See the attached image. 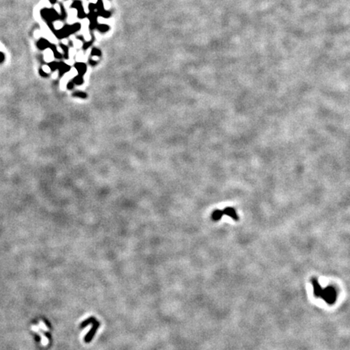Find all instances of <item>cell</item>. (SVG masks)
<instances>
[{
	"label": "cell",
	"instance_id": "obj_1",
	"mask_svg": "<svg viewBox=\"0 0 350 350\" xmlns=\"http://www.w3.org/2000/svg\"><path fill=\"white\" fill-rule=\"evenodd\" d=\"M311 283L313 285L314 294L317 298H321L327 304L332 305L335 302L337 298V292L334 287L327 286L325 288H322L316 278H312Z\"/></svg>",
	"mask_w": 350,
	"mask_h": 350
},
{
	"label": "cell",
	"instance_id": "obj_2",
	"mask_svg": "<svg viewBox=\"0 0 350 350\" xmlns=\"http://www.w3.org/2000/svg\"><path fill=\"white\" fill-rule=\"evenodd\" d=\"M41 15L43 16V18L46 20H49V21H54L56 20L57 19L59 18V15L54 10L52 9H44L41 11Z\"/></svg>",
	"mask_w": 350,
	"mask_h": 350
},
{
	"label": "cell",
	"instance_id": "obj_3",
	"mask_svg": "<svg viewBox=\"0 0 350 350\" xmlns=\"http://www.w3.org/2000/svg\"><path fill=\"white\" fill-rule=\"evenodd\" d=\"M79 28H80V25H79V24H78V25H72V26H69V27H66V28H62L61 31L58 32L59 33H58V36H59V37H67V36H68L71 33H72L73 32L78 30Z\"/></svg>",
	"mask_w": 350,
	"mask_h": 350
},
{
	"label": "cell",
	"instance_id": "obj_4",
	"mask_svg": "<svg viewBox=\"0 0 350 350\" xmlns=\"http://www.w3.org/2000/svg\"><path fill=\"white\" fill-rule=\"evenodd\" d=\"M223 212H224V215H226L228 216H229V217H231V218L233 219V221H239V216L237 215L236 210L233 208H232V207H227V208H225L223 210Z\"/></svg>",
	"mask_w": 350,
	"mask_h": 350
},
{
	"label": "cell",
	"instance_id": "obj_5",
	"mask_svg": "<svg viewBox=\"0 0 350 350\" xmlns=\"http://www.w3.org/2000/svg\"><path fill=\"white\" fill-rule=\"evenodd\" d=\"M223 216H224V212H223V210L216 209V210L212 212V216H211V217H212V220L213 221H218L222 218Z\"/></svg>",
	"mask_w": 350,
	"mask_h": 350
},
{
	"label": "cell",
	"instance_id": "obj_6",
	"mask_svg": "<svg viewBox=\"0 0 350 350\" xmlns=\"http://www.w3.org/2000/svg\"><path fill=\"white\" fill-rule=\"evenodd\" d=\"M75 67L77 69V71H79V76H83L84 73L86 72V66L84 63H76L75 65Z\"/></svg>",
	"mask_w": 350,
	"mask_h": 350
},
{
	"label": "cell",
	"instance_id": "obj_7",
	"mask_svg": "<svg viewBox=\"0 0 350 350\" xmlns=\"http://www.w3.org/2000/svg\"><path fill=\"white\" fill-rule=\"evenodd\" d=\"M58 70H59V71H60V76H62L63 73H66V72H68V70L70 69V68L68 67V65L67 64H64V63H60V64H58Z\"/></svg>",
	"mask_w": 350,
	"mask_h": 350
},
{
	"label": "cell",
	"instance_id": "obj_8",
	"mask_svg": "<svg viewBox=\"0 0 350 350\" xmlns=\"http://www.w3.org/2000/svg\"><path fill=\"white\" fill-rule=\"evenodd\" d=\"M49 46H50V44H49L47 41L44 40V39H41V40L38 42V47L41 49H45V48H47V47H49Z\"/></svg>",
	"mask_w": 350,
	"mask_h": 350
},
{
	"label": "cell",
	"instance_id": "obj_9",
	"mask_svg": "<svg viewBox=\"0 0 350 350\" xmlns=\"http://www.w3.org/2000/svg\"><path fill=\"white\" fill-rule=\"evenodd\" d=\"M73 97H79V98L86 99L87 94L84 92H76L73 93Z\"/></svg>",
	"mask_w": 350,
	"mask_h": 350
},
{
	"label": "cell",
	"instance_id": "obj_10",
	"mask_svg": "<svg viewBox=\"0 0 350 350\" xmlns=\"http://www.w3.org/2000/svg\"><path fill=\"white\" fill-rule=\"evenodd\" d=\"M74 82V84H76V85H81L82 84L84 83V80H83V78L81 76H76L75 79H74L73 80H72Z\"/></svg>",
	"mask_w": 350,
	"mask_h": 350
},
{
	"label": "cell",
	"instance_id": "obj_11",
	"mask_svg": "<svg viewBox=\"0 0 350 350\" xmlns=\"http://www.w3.org/2000/svg\"><path fill=\"white\" fill-rule=\"evenodd\" d=\"M97 28L101 32H105V31H107L109 29V26L106 25H97Z\"/></svg>",
	"mask_w": 350,
	"mask_h": 350
},
{
	"label": "cell",
	"instance_id": "obj_12",
	"mask_svg": "<svg viewBox=\"0 0 350 350\" xmlns=\"http://www.w3.org/2000/svg\"><path fill=\"white\" fill-rule=\"evenodd\" d=\"M92 55H98V56H100V55H101V51H100L99 49H92Z\"/></svg>",
	"mask_w": 350,
	"mask_h": 350
},
{
	"label": "cell",
	"instance_id": "obj_13",
	"mask_svg": "<svg viewBox=\"0 0 350 350\" xmlns=\"http://www.w3.org/2000/svg\"><path fill=\"white\" fill-rule=\"evenodd\" d=\"M74 88V82L73 81H70L68 84V89H72Z\"/></svg>",
	"mask_w": 350,
	"mask_h": 350
},
{
	"label": "cell",
	"instance_id": "obj_14",
	"mask_svg": "<svg viewBox=\"0 0 350 350\" xmlns=\"http://www.w3.org/2000/svg\"><path fill=\"white\" fill-rule=\"evenodd\" d=\"M4 59H5V56H4L3 53L0 52V62H3L4 61Z\"/></svg>",
	"mask_w": 350,
	"mask_h": 350
},
{
	"label": "cell",
	"instance_id": "obj_15",
	"mask_svg": "<svg viewBox=\"0 0 350 350\" xmlns=\"http://www.w3.org/2000/svg\"><path fill=\"white\" fill-rule=\"evenodd\" d=\"M49 2H50V3H53V4H54V3H56V0H49Z\"/></svg>",
	"mask_w": 350,
	"mask_h": 350
}]
</instances>
